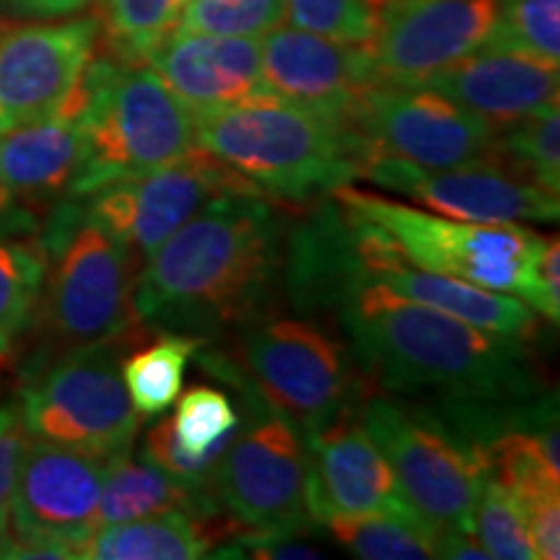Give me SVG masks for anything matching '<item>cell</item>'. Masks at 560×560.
Masks as SVG:
<instances>
[{
    "label": "cell",
    "mask_w": 560,
    "mask_h": 560,
    "mask_svg": "<svg viewBox=\"0 0 560 560\" xmlns=\"http://www.w3.org/2000/svg\"><path fill=\"white\" fill-rule=\"evenodd\" d=\"M293 304L335 312L376 389L433 405H509L540 395L527 342L480 330L348 270L327 202L289 240Z\"/></svg>",
    "instance_id": "1"
},
{
    "label": "cell",
    "mask_w": 560,
    "mask_h": 560,
    "mask_svg": "<svg viewBox=\"0 0 560 560\" xmlns=\"http://www.w3.org/2000/svg\"><path fill=\"white\" fill-rule=\"evenodd\" d=\"M285 247V215L270 198L213 200L140 265L138 317L153 335H231L276 310Z\"/></svg>",
    "instance_id": "2"
},
{
    "label": "cell",
    "mask_w": 560,
    "mask_h": 560,
    "mask_svg": "<svg viewBox=\"0 0 560 560\" xmlns=\"http://www.w3.org/2000/svg\"><path fill=\"white\" fill-rule=\"evenodd\" d=\"M229 353L202 355L208 371L234 389H249L301 433H317L359 412L374 384L342 338L317 319L270 310L231 332Z\"/></svg>",
    "instance_id": "3"
},
{
    "label": "cell",
    "mask_w": 560,
    "mask_h": 560,
    "mask_svg": "<svg viewBox=\"0 0 560 560\" xmlns=\"http://www.w3.org/2000/svg\"><path fill=\"white\" fill-rule=\"evenodd\" d=\"M198 145L272 202L327 198L361 174V153L346 122L262 96L195 117Z\"/></svg>",
    "instance_id": "4"
},
{
    "label": "cell",
    "mask_w": 560,
    "mask_h": 560,
    "mask_svg": "<svg viewBox=\"0 0 560 560\" xmlns=\"http://www.w3.org/2000/svg\"><path fill=\"white\" fill-rule=\"evenodd\" d=\"M83 128V161L70 198L143 177L198 151L192 112L145 62L91 58L66 107Z\"/></svg>",
    "instance_id": "5"
},
{
    "label": "cell",
    "mask_w": 560,
    "mask_h": 560,
    "mask_svg": "<svg viewBox=\"0 0 560 560\" xmlns=\"http://www.w3.org/2000/svg\"><path fill=\"white\" fill-rule=\"evenodd\" d=\"M37 247L47 270L34 314L47 361L73 348L149 332L136 310L140 262L91 219L79 200L70 198L50 208Z\"/></svg>",
    "instance_id": "6"
},
{
    "label": "cell",
    "mask_w": 560,
    "mask_h": 560,
    "mask_svg": "<svg viewBox=\"0 0 560 560\" xmlns=\"http://www.w3.org/2000/svg\"><path fill=\"white\" fill-rule=\"evenodd\" d=\"M355 416L387 457L410 514L436 537L472 535L475 501L488 475L480 444L433 405L376 387Z\"/></svg>",
    "instance_id": "7"
},
{
    "label": "cell",
    "mask_w": 560,
    "mask_h": 560,
    "mask_svg": "<svg viewBox=\"0 0 560 560\" xmlns=\"http://www.w3.org/2000/svg\"><path fill=\"white\" fill-rule=\"evenodd\" d=\"M340 210L376 231L405 262L522 301L545 236L522 223H475L436 215L384 195L340 185L330 192Z\"/></svg>",
    "instance_id": "8"
},
{
    "label": "cell",
    "mask_w": 560,
    "mask_h": 560,
    "mask_svg": "<svg viewBox=\"0 0 560 560\" xmlns=\"http://www.w3.org/2000/svg\"><path fill=\"white\" fill-rule=\"evenodd\" d=\"M149 335L73 348L34 369L19 400L30 436L102 459L132 452L140 416L125 389L122 361L132 340Z\"/></svg>",
    "instance_id": "9"
},
{
    "label": "cell",
    "mask_w": 560,
    "mask_h": 560,
    "mask_svg": "<svg viewBox=\"0 0 560 560\" xmlns=\"http://www.w3.org/2000/svg\"><path fill=\"white\" fill-rule=\"evenodd\" d=\"M240 431L210 475V490L249 532L304 535L317 524L310 495V450L289 418L240 387Z\"/></svg>",
    "instance_id": "10"
},
{
    "label": "cell",
    "mask_w": 560,
    "mask_h": 560,
    "mask_svg": "<svg viewBox=\"0 0 560 560\" xmlns=\"http://www.w3.org/2000/svg\"><path fill=\"white\" fill-rule=\"evenodd\" d=\"M361 153L410 161L425 170L495 164V128L429 86L374 83L346 117ZM361 177V174H359Z\"/></svg>",
    "instance_id": "11"
},
{
    "label": "cell",
    "mask_w": 560,
    "mask_h": 560,
    "mask_svg": "<svg viewBox=\"0 0 560 560\" xmlns=\"http://www.w3.org/2000/svg\"><path fill=\"white\" fill-rule=\"evenodd\" d=\"M112 459L34 439L26 446L11 501L13 558L66 560L100 527L102 486Z\"/></svg>",
    "instance_id": "12"
},
{
    "label": "cell",
    "mask_w": 560,
    "mask_h": 560,
    "mask_svg": "<svg viewBox=\"0 0 560 560\" xmlns=\"http://www.w3.org/2000/svg\"><path fill=\"white\" fill-rule=\"evenodd\" d=\"M226 195L260 192L223 161L198 149L164 170L112 182L91 192L83 208L143 265L174 231Z\"/></svg>",
    "instance_id": "13"
},
{
    "label": "cell",
    "mask_w": 560,
    "mask_h": 560,
    "mask_svg": "<svg viewBox=\"0 0 560 560\" xmlns=\"http://www.w3.org/2000/svg\"><path fill=\"white\" fill-rule=\"evenodd\" d=\"M499 0H374L366 42L376 83L418 86L478 52L490 37Z\"/></svg>",
    "instance_id": "14"
},
{
    "label": "cell",
    "mask_w": 560,
    "mask_h": 560,
    "mask_svg": "<svg viewBox=\"0 0 560 560\" xmlns=\"http://www.w3.org/2000/svg\"><path fill=\"white\" fill-rule=\"evenodd\" d=\"M408 198L416 208L475 223H556L560 200L499 164L425 170L410 161L371 156L361 177Z\"/></svg>",
    "instance_id": "15"
},
{
    "label": "cell",
    "mask_w": 560,
    "mask_h": 560,
    "mask_svg": "<svg viewBox=\"0 0 560 560\" xmlns=\"http://www.w3.org/2000/svg\"><path fill=\"white\" fill-rule=\"evenodd\" d=\"M96 42L94 16L5 26L0 34V136L66 107Z\"/></svg>",
    "instance_id": "16"
},
{
    "label": "cell",
    "mask_w": 560,
    "mask_h": 560,
    "mask_svg": "<svg viewBox=\"0 0 560 560\" xmlns=\"http://www.w3.org/2000/svg\"><path fill=\"white\" fill-rule=\"evenodd\" d=\"M260 45L270 94L335 122H346L359 96L376 83L366 47L353 42L280 24Z\"/></svg>",
    "instance_id": "17"
},
{
    "label": "cell",
    "mask_w": 560,
    "mask_h": 560,
    "mask_svg": "<svg viewBox=\"0 0 560 560\" xmlns=\"http://www.w3.org/2000/svg\"><path fill=\"white\" fill-rule=\"evenodd\" d=\"M145 62L192 117L272 96L262 73V45L257 37L174 30Z\"/></svg>",
    "instance_id": "18"
},
{
    "label": "cell",
    "mask_w": 560,
    "mask_h": 560,
    "mask_svg": "<svg viewBox=\"0 0 560 560\" xmlns=\"http://www.w3.org/2000/svg\"><path fill=\"white\" fill-rule=\"evenodd\" d=\"M310 495L317 524L342 514H410L389 462L359 423L346 416L306 436Z\"/></svg>",
    "instance_id": "19"
},
{
    "label": "cell",
    "mask_w": 560,
    "mask_h": 560,
    "mask_svg": "<svg viewBox=\"0 0 560 560\" xmlns=\"http://www.w3.org/2000/svg\"><path fill=\"white\" fill-rule=\"evenodd\" d=\"M418 86L439 91L493 128L535 115L560 100L558 66L493 47H480Z\"/></svg>",
    "instance_id": "20"
},
{
    "label": "cell",
    "mask_w": 560,
    "mask_h": 560,
    "mask_svg": "<svg viewBox=\"0 0 560 560\" xmlns=\"http://www.w3.org/2000/svg\"><path fill=\"white\" fill-rule=\"evenodd\" d=\"M83 128L75 112L60 109L45 120L0 136V185L21 202L50 210L70 200L83 161Z\"/></svg>",
    "instance_id": "21"
},
{
    "label": "cell",
    "mask_w": 560,
    "mask_h": 560,
    "mask_svg": "<svg viewBox=\"0 0 560 560\" xmlns=\"http://www.w3.org/2000/svg\"><path fill=\"white\" fill-rule=\"evenodd\" d=\"M242 524L231 514L215 520L172 511L120 524H104L79 548L83 560H195L210 556L223 537H234Z\"/></svg>",
    "instance_id": "22"
},
{
    "label": "cell",
    "mask_w": 560,
    "mask_h": 560,
    "mask_svg": "<svg viewBox=\"0 0 560 560\" xmlns=\"http://www.w3.org/2000/svg\"><path fill=\"white\" fill-rule=\"evenodd\" d=\"M172 511H182V514L198 516V520H215V516L229 514L210 486L174 478L161 467L151 465L149 459H136L130 452L109 462L107 478L102 486L100 514H96L100 527L172 514Z\"/></svg>",
    "instance_id": "23"
},
{
    "label": "cell",
    "mask_w": 560,
    "mask_h": 560,
    "mask_svg": "<svg viewBox=\"0 0 560 560\" xmlns=\"http://www.w3.org/2000/svg\"><path fill=\"white\" fill-rule=\"evenodd\" d=\"M145 348L122 361V382L140 418H156L177 402L185 371L208 340L198 335L156 332Z\"/></svg>",
    "instance_id": "24"
},
{
    "label": "cell",
    "mask_w": 560,
    "mask_h": 560,
    "mask_svg": "<svg viewBox=\"0 0 560 560\" xmlns=\"http://www.w3.org/2000/svg\"><path fill=\"white\" fill-rule=\"evenodd\" d=\"M187 0H96V26L104 55L122 62H145L177 30Z\"/></svg>",
    "instance_id": "25"
},
{
    "label": "cell",
    "mask_w": 560,
    "mask_h": 560,
    "mask_svg": "<svg viewBox=\"0 0 560 560\" xmlns=\"http://www.w3.org/2000/svg\"><path fill=\"white\" fill-rule=\"evenodd\" d=\"M332 540L363 560L436 558V535L412 514H342L325 522Z\"/></svg>",
    "instance_id": "26"
},
{
    "label": "cell",
    "mask_w": 560,
    "mask_h": 560,
    "mask_svg": "<svg viewBox=\"0 0 560 560\" xmlns=\"http://www.w3.org/2000/svg\"><path fill=\"white\" fill-rule=\"evenodd\" d=\"M493 161L516 177L560 195V112L558 104L495 128Z\"/></svg>",
    "instance_id": "27"
},
{
    "label": "cell",
    "mask_w": 560,
    "mask_h": 560,
    "mask_svg": "<svg viewBox=\"0 0 560 560\" xmlns=\"http://www.w3.org/2000/svg\"><path fill=\"white\" fill-rule=\"evenodd\" d=\"M45 270L47 260L37 244L0 242V359L30 327Z\"/></svg>",
    "instance_id": "28"
},
{
    "label": "cell",
    "mask_w": 560,
    "mask_h": 560,
    "mask_svg": "<svg viewBox=\"0 0 560 560\" xmlns=\"http://www.w3.org/2000/svg\"><path fill=\"white\" fill-rule=\"evenodd\" d=\"M482 47L560 62V0H499L493 30Z\"/></svg>",
    "instance_id": "29"
},
{
    "label": "cell",
    "mask_w": 560,
    "mask_h": 560,
    "mask_svg": "<svg viewBox=\"0 0 560 560\" xmlns=\"http://www.w3.org/2000/svg\"><path fill=\"white\" fill-rule=\"evenodd\" d=\"M472 535L478 537L488 558L537 560L522 506L516 503L514 493L493 475H486L478 501H475Z\"/></svg>",
    "instance_id": "30"
},
{
    "label": "cell",
    "mask_w": 560,
    "mask_h": 560,
    "mask_svg": "<svg viewBox=\"0 0 560 560\" xmlns=\"http://www.w3.org/2000/svg\"><path fill=\"white\" fill-rule=\"evenodd\" d=\"M285 19V0H187L177 30L223 37H260Z\"/></svg>",
    "instance_id": "31"
},
{
    "label": "cell",
    "mask_w": 560,
    "mask_h": 560,
    "mask_svg": "<svg viewBox=\"0 0 560 560\" xmlns=\"http://www.w3.org/2000/svg\"><path fill=\"white\" fill-rule=\"evenodd\" d=\"M293 26L366 45L374 34V0H285Z\"/></svg>",
    "instance_id": "32"
},
{
    "label": "cell",
    "mask_w": 560,
    "mask_h": 560,
    "mask_svg": "<svg viewBox=\"0 0 560 560\" xmlns=\"http://www.w3.org/2000/svg\"><path fill=\"white\" fill-rule=\"evenodd\" d=\"M524 304H529L532 312L542 314L552 325L560 319V242L558 236H545L540 252L535 255L527 289L522 293Z\"/></svg>",
    "instance_id": "33"
},
{
    "label": "cell",
    "mask_w": 560,
    "mask_h": 560,
    "mask_svg": "<svg viewBox=\"0 0 560 560\" xmlns=\"http://www.w3.org/2000/svg\"><path fill=\"white\" fill-rule=\"evenodd\" d=\"M30 431L21 418L19 402L0 408V514H9L13 490H16L21 459L30 446Z\"/></svg>",
    "instance_id": "34"
},
{
    "label": "cell",
    "mask_w": 560,
    "mask_h": 560,
    "mask_svg": "<svg viewBox=\"0 0 560 560\" xmlns=\"http://www.w3.org/2000/svg\"><path fill=\"white\" fill-rule=\"evenodd\" d=\"M39 213L21 202L16 195L0 185V242H16L39 231Z\"/></svg>",
    "instance_id": "35"
},
{
    "label": "cell",
    "mask_w": 560,
    "mask_h": 560,
    "mask_svg": "<svg viewBox=\"0 0 560 560\" xmlns=\"http://www.w3.org/2000/svg\"><path fill=\"white\" fill-rule=\"evenodd\" d=\"M0 5L30 19H62L86 9L89 0H0Z\"/></svg>",
    "instance_id": "36"
},
{
    "label": "cell",
    "mask_w": 560,
    "mask_h": 560,
    "mask_svg": "<svg viewBox=\"0 0 560 560\" xmlns=\"http://www.w3.org/2000/svg\"><path fill=\"white\" fill-rule=\"evenodd\" d=\"M436 558L486 560L488 552L482 550L478 537H472V535H439L436 537Z\"/></svg>",
    "instance_id": "37"
},
{
    "label": "cell",
    "mask_w": 560,
    "mask_h": 560,
    "mask_svg": "<svg viewBox=\"0 0 560 560\" xmlns=\"http://www.w3.org/2000/svg\"><path fill=\"white\" fill-rule=\"evenodd\" d=\"M16 550V537H13L9 514H0V558H13Z\"/></svg>",
    "instance_id": "38"
},
{
    "label": "cell",
    "mask_w": 560,
    "mask_h": 560,
    "mask_svg": "<svg viewBox=\"0 0 560 560\" xmlns=\"http://www.w3.org/2000/svg\"><path fill=\"white\" fill-rule=\"evenodd\" d=\"M5 26H9V21H0V34L5 32Z\"/></svg>",
    "instance_id": "39"
}]
</instances>
